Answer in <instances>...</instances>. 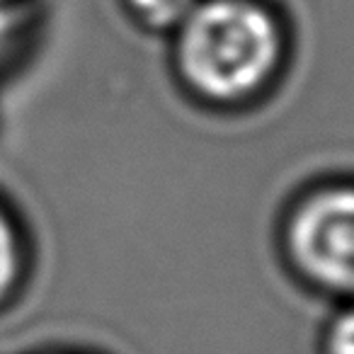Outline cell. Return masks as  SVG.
<instances>
[{
	"instance_id": "2",
	"label": "cell",
	"mask_w": 354,
	"mask_h": 354,
	"mask_svg": "<svg viewBox=\"0 0 354 354\" xmlns=\"http://www.w3.org/2000/svg\"><path fill=\"white\" fill-rule=\"evenodd\" d=\"M291 262L310 284L354 299V185L310 192L291 212L286 228Z\"/></svg>"
},
{
	"instance_id": "5",
	"label": "cell",
	"mask_w": 354,
	"mask_h": 354,
	"mask_svg": "<svg viewBox=\"0 0 354 354\" xmlns=\"http://www.w3.org/2000/svg\"><path fill=\"white\" fill-rule=\"evenodd\" d=\"M199 0H124L131 15L148 30L175 32Z\"/></svg>"
},
{
	"instance_id": "1",
	"label": "cell",
	"mask_w": 354,
	"mask_h": 354,
	"mask_svg": "<svg viewBox=\"0 0 354 354\" xmlns=\"http://www.w3.org/2000/svg\"><path fill=\"white\" fill-rule=\"evenodd\" d=\"M172 35L180 78L218 104L265 88L284 54L281 25L262 0H199Z\"/></svg>"
},
{
	"instance_id": "3",
	"label": "cell",
	"mask_w": 354,
	"mask_h": 354,
	"mask_svg": "<svg viewBox=\"0 0 354 354\" xmlns=\"http://www.w3.org/2000/svg\"><path fill=\"white\" fill-rule=\"evenodd\" d=\"M32 238L17 207L0 189V315L22 299L32 277Z\"/></svg>"
},
{
	"instance_id": "4",
	"label": "cell",
	"mask_w": 354,
	"mask_h": 354,
	"mask_svg": "<svg viewBox=\"0 0 354 354\" xmlns=\"http://www.w3.org/2000/svg\"><path fill=\"white\" fill-rule=\"evenodd\" d=\"M37 32V6H0V83L10 78L32 49Z\"/></svg>"
},
{
	"instance_id": "7",
	"label": "cell",
	"mask_w": 354,
	"mask_h": 354,
	"mask_svg": "<svg viewBox=\"0 0 354 354\" xmlns=\"http://www.w3.org/2000/svg\"><path fill=\"white\" fill-rule=\"evenodd\" d=\"M17 3H32V0H0V6H17Z\"/></svg>"
},
{
	"instance_id": "6",
	"label": "cell",
	"mask_w": 354,
	"mask_h": 354,
	"mask_svg": "<svg viewBox=\"0 0 354 354\" xmlns=\"http://www.w3.org/2000/svg\"><path fill=\"white\" fill-rule=\"evenodd\" d=\"M325 354H354V299L344 301L337 313L330 315L323 333Z\"/></svg>"
}]
</instances>
